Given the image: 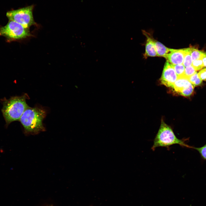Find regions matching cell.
<instances>
[{
  "label": "cell",
  "instance_id": "1",
  "mask_svg": "<svg viewBox=\"0 0 206 206\" xmlns=\"http://www.w3.org/2000/svg\"><path fill=\"white\" fill-rule=\"evenodd\" d=\"M26 95H24L2 99L3 106L1 111L7 127L13 122L19 120L22 114L29 107L26 102Z\"/></svg>",
  "mask_w": 206,
  "mask_h": 206
},
{
  "label": "cell",
  "instance_id": "2",
  "mask_svg": "<svg viewBox=\"0 0 206 206\" xmlns=\"http://www.w3.org/2000/svg\"><path fill=\"white\" fill-rule=\"evenodd\" d=\"M45 115V112L43 110L29 106L19 120L24 128L25 133L36 134L45 130L42 121Z\"/></svg>",
  "mask_w": 206,
  "mask_h": 206
},
{
  "label": "cell",
  "instance_id": "3",
  "mask_svg": "<svg viewBox=\"0 0 206 206\" xmlns=\"http://www.w3.org/2000/svg\"><path fill=\"white\" fill-rule=\"evenodd\" d=\"M187 138L180 139L175 135L171 128L162 120L154 140L151 149L154 151L159 147H164L169 149L173 145L177 144L183 147L193 149V147L186 143Z\"/></svg>",
  "mask_w": 206,
  "mask_h": 206
},
{
  "label": "cell",
  "instance_id": "4",
  "mask_svg": "<svg viewBox=\"0 0 206 206\" xmlns=\"http://www.w3.org/2000/svg\"><path fill=\"white\" fill-rule=\"evenodd\" d=\"M33 5H31L9 11L7 13L6 16L9 20L15 21L29 28L35 24L33 15Z\"/></svg>",
  "mask_w": 206,
  "mask_h": 206
},
{
  "label": "cell",
  "instance_id": "5",
  "mask_svg": "<svg viewBox=\"0 0 206 206\" xmlns=\"http://www.w3.org/2000/svg\"><path fill=\"white\" fill-rule=\"evenodd\" d=\"M28 28L13 21H9L5 26L0 29V36L11 39H19L29 36Z\"/></svg>",
  "mask_w": 206,
  "mask_h": 206
},
{
  "label": "cell",
  "instance_id": "6",
  "mask_svg": "<svg viewBox=\"0 0 206 206\" xmlns=\"http://www.w3.org/2000/svg\"><path fill=\"white\" fill-rule=\"evenodd\" d=\"M172 88L177 93L185 96L191 95L194 90L193 86L184 76L178 77Z\"/></svg>",
  "mask_w": 206,
  "mask_h": 206
},
{
  "label": "cell",
  "instance_id": "7",
  "mask_svg": "<svg viewBox=\"0 0 206 206\" xmlns=\"http://www.w3.org/2000/svg\"><path fill=\"white\" fill-rule=\"evenodd\" d=\"M177 78L173 65L167 61L165 64L160 79L161 84L167 87H172Z\"/></svg>",
  "mask_w": 206,
  "mask_h": 206
},
{
  "label": "cell",
  "instance_id": "8",
  "mask_svg": "<svg viewBox=\"0 0 206 206\" xmlns=\"http://www.w3.org/2000/svg\"><path fill=\"white\" fill-rule=\"evenodd\" d=\"M185 55L184 49H170V51L166 58L173 65L182 64Z\"/></svg>",
  "mask_w": 206,
  "mask_h": 206
},
{
  "label": "cell",
  "instance_id": "9",
  "mask_svg": "<svg viewBox=\"0 0 206 206\" xmlns=\"http://www.w3.org/2000/svg\"><path fill=\"white\" fill-rule=\"evenodd\" d=\"M143 33L147 38L144 56L146 57L157 56L155 46L154 39L146 32L144 31Z\"/></svg>",
  "mask_w": 206,
  "mask_h": 206
},
{
  "label": "cell",
  "instance_id": "10",
  "mask_svg": "<svg viewBox=\"0 0 206 206\" xmlns=\"http://www.w3.org/2000/svg\"><path fill=\"white\" fill-rule=\"evenodd\" d=\"M155 46L157 56L166 58L170 51V48L165 47L159 41L154 40Z\"/></svg>",
  "mask_w": 206,
  "mask_h": 206
},
{
  "label": "cell",
  "instance_id": "11",
  "mask_svg": "<svg viewBox=\"0 0 206 206\" xmlns=\"http://www.w3.org/2000/svg\"><path fill=\"white\" fill-rule=\"evenodd\" d=\"M185 55L183 65L187 67L192 66L193 61L192 59L190 48H185Z\"/></svg>",
  "mask_w": 206,
  "mask_h": 206
},
{
  "label": "cell",
  "instance_id": "12",
  "mask_svg": "<svg viewBox=\"0 0 206 206\" xmlns=\"http://www.w3.org/2000/svg\"><path fill=\"white\" fill-rule=\"evenodd\" d=\"M192 61L202 58L204 52L193 47H190Z\"/></svg>",
  "mask_w": 206,
  "mask_h": 206
},
{
  "label": "cell",
  "instance_id": "13",
  "mask_svg": "<svg viewBox=\"0 0 206 206\" xmlns=\"http://www.w3.org/2000/svg\"><path fill=\"white\" fill-rule=\"evenodd\" d=\"M188 80L193 86H197L200 85L202 82L196 72L194 74L189 77Z\"/></svg>",
  "mask_w": 206,
  "mask_h": 206
},
{
  "label": "cell",
  "instance_id": "14",
  "mask_svg": "<svg viewBox=\"0 0 206 206\" xmlns=\"http://www.w3.org/2000/svg\"><path fill=\"white\" fill-rule=\"evenodd\" d=\"M178 78L184 76L185 68L183 64L173 65Z\"/></svg>",
  "mask_w": 206,
  "mask_h": 206
},
{
  "label": "cell",
  "instance_id": "15",
  "mask_svg": "<svg viewBox=\"0 0 206 206\" xmlns=\"http://www.w3.org/2000/svg\"><path fill=\"white\" fill-rule=\"evenodd\" d=\"M192 66L196 71L201 69L203 67L202 58L193 61Z\"/></svg>",
  "mask_w": 206,
  "mask_h": 206
},
{
  "label": "cell",
  "instance_id": "16",
  "mask_svg": "<svg viewBox=\"0 0 206 206\" xmlns=\"http://www.w3.org/2000/svg\"><path fill=\"white\" fill-rule=\"evenodd\" d=\"M196 72V70L192 66L186 67L185 68L184 76L188 79L189 77Z\"/></svg>",
  "mask_w": 206,
  "mask_h": 206
},
{
  "label": "cell",
  "instance_id": "17",
  "mask_svg": "<svg viewBox=\"0 0 206 206\" xmlns=\"http://www.w3.org/2000/svg\"><path fill=\"white\" fill-rule=\"evenodd\" d=\"M193 149L196 150L199 152L203 159L206 160V144L201 147H193Z\"/></svg>",
  "mask_w": 206,
  "mask_h": 206
},
{
  "label": "cell",
  "instance_id": "18",
  "mask_svg": "<svg viewBox=\"0 0 206 206\" xmlns=\"http://www.w3.org/2000/svg\"><path fill=\"white\" fill-rule=\"evenodd\" d=\"M198 74L202 80L206 81V68L200 70L198 73Z\"/></svg>",
  "mask_w": 206,
  "mask_h": 206
},
{
  "label": "cell",
  "instance_id": "19",
  "mask_svg": "<svg viewBox=\"0 0 206 206\" xmlns=\"http://www.w3.org/2000/svg\"><path fill=\"white\" fill-rule=\"evenodd\" d=\"M203 67H206V53L204 52L202 58Z\"/></svg>",
  "mask_w": 206,
  "mask_h": 206
},
{
  "label": "cell",
  "instance_id": "20",
  "mask_svg": "<svg viewBox=\"0 0 206 206\" xmlns=\"http://www.w3.org/2000/svg\"><path fill=\"white\" fill-rule=\"evenodd\" d=\"M206 53V52H205Z\"/></svg>",
  "mask_w": 206,
  "mask_h": 206
}]
</instances>
